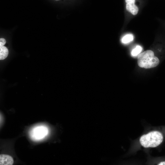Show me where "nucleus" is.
<instances>
[{
    "mask_svg": "<svg viewBox=\"0 0 165 165\" xmlns=\"http://www.w3.org/2000/svg\"><path fill=\"white\" fill-rule=\"evenodd\" d=\"M163 140L162 134L158 131H153L142 136L140 139L141 145L145 148L155 147Z\"/></svg>",
    "mask_w": 165,
    "mask_h": 165,
    "instance_id": "nucleus-2",
    "label": "nucleus"
},
{
    "mask_svg": "<svg viewBox=\"0 0 165 165\" xmlns=\"http://www.w3.org/2000/svg\"><path fill=\"white\" fill-rule=\"evenodd\" d=\"M13 162V160L12 156L6 154L0 155V165H12Z\"/></svg>",
    "mask_w": 165,
    "mask_h": 165,
    "instance_id": "nucleus-5",
    "label": "nucleus"
},
{
    "mask_svg": "<svg viewBox=\"0 0 165 165\" xmlns=\"http://www.w3.org/2000/svg\"><path fill=\"white\" fill-rule=\"evenodd\" d=\"M48 128L44 126H39L33 128L30 131L31 138L34 141H39L43 139L48 134Z\"/></svg>",
    "mask_w": 165,
    "mask_h": 165,
    "instance_id": "nucleus-3",
    "label": "nucleus"
},
{
    "mask_svg": "<svg viewBox=\"0 0 165 165\" xmlns=\"http://www.w3.org/2000/svg\"><path fill=\"white\" fill-rule=\"evenodd\" d=\"M138 64L140 67L146 69L156 67L160 63L159 58L155 56L153 51L148 50L138 56Z\"/></svg>",
    "mask_w": 165,
    "mask_h": 165,
    "instance_id": "nucleus-1",
    "label": "nucleus"
},
{
    "mask_svg": "<svg viewBox=\"0 0 165 165\" xmlns=\"http://www.w3.org/2000/svg\"><path fill=\"white\" fill-rule=\"evenodd\" d=\"M142 48L140 46L138 45L133 49L131 52V55L133 57L138 56L142 51Z\"/></svg>",
    "mask_w": 165,
    "mask_h": 165,
    "instance_id": "nucleus-8",
    "label": "nucleus"
},
{
    "mask_svg": "<svg viewBox=\"0 0 165 165\" xmlns=\"http://www.w3.org/2000/svg\"><path fill=\"white\" fill-rule=\"evenodd\" d=\"M9 51L5 46L0 47V60H3L6 58L8 56Z\"/></svg>",
    "mask_w": 165,
    "mask_h": 165,
    "instance_id": "nucleus-6",
    "label": "nucleus"
},
{
    "mask_svg": "<svg viewBox=\"0 0 165 165\" xmlns=\"http://www.w3.org/2000/svg\"><path fill=\"white\" fill-rule=\"evenodd\" d=\"M134 39L133 35L128 34L124 36L121 39L122 42L124 44H126L132 41Z\"/></svg>",
    "mask_w": 165,
    "mask_h": 165,
    "instance_id": "nucleus-7",
    "label": "nucleus"
},
{
    "mask_svg": "<svg viewBox=\"0 0 165 165\" xmlns=\"http://www.w3.org/2000/svg\"></svg>",
    "mask_w": 165,
    "mask_h": 165,
    "instance_id": "nucleus-11",
    "label": "nucleus"
},
{
    "mask_svg": "<svg viewBox=\"0 0 165 165\" xmlns=\"http://www.w3.org/2000/svg\"><path fill=\"white\" fill-rule=\"evenodd\" d=\"M158 165H165V161L161 162Z\"/></svg>",
    "mask_w": 165,
    "mask_h": 165,
    "instance_id": "nucleus-10",
    "label": "nucleus"
},
{
    "mask_svg": "<svg viewBox=\"0 0 165 165\" xmlns=\"http://www.w3.org/2000/svg\"><path fill=\"white\" fill-rule=\"evenodd\" d=\"M6 43V40L2 38L0 39V47L3 46Z\"/></svg>",
    "mask_w": 165,
    "mask_h": 165,
    "instance_id": "nucleus-9",
    "label": "nucleus"
},
{
    "mask_svg": "<svg viewBox=\"0 0 165 165\" xmlns=\"http://www.w3.org/2000/svg\"><path fill=\"white\" fill-rule=\"evenodd\" d=\"M126 9L134 15L137 14L138 12V7L135 4V0H125Z\"/></svg>",
    "mask_w": 165,
    "mask_h": 165,
    "instance_id": "nucleus-4",
    "label": "nucleus"
}]
</instances>
